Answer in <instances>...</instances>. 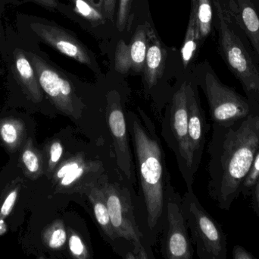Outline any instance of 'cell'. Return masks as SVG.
<instances>
[{"mask_svg": "<svg viewBox=\"0 0 259 259\" xmlns=\"http://www.w3.org/2000/svg\"><path fill=\"white\" fill-rule=\"evenodd\" d=\"M259 149V111L230 126L212 124L208 145V192L218 208L230 211L241 195Z\"/></svg>", "mask_w": 259, "mask_h": 259, "instance_id": "1", "label": "cell"}, {"mask_svg": "<svg viewBox=\"0 0 259 259\" xmlns=\"http://www.w3.org/2000/svg\"><path fill=\"white\" fill-rule=\"evenodd\" d=\"M21 38L24 53L36 72L46 97L59 112L79 120L84 105L67 75L50 60L38 43Z\"/></svg>", "mask_w": 259, "mask_h": 259, "instance_id": "4", "label": "cell"}, {"mask_svg": "<svg viewBox=\"0 0 259 259\" xmlns=\"http://www.w3.org/2000/svg\"><path fill=\"white\" fill-rule=\"evenodd\" d=\"M42 240L45 246L52 250H59L65 247L68 242V233L63 221L55 220L44 229Z\"/></svg>", "mask_w": 259, "mask_h": 259, "instance_id": "23", "label": "cell"}, {"mask_svg": "<svg viewBox=\"0 0 259 259\" xmlns=\"http://www.w3.org/2000/svg\"><path fill=\"white\" fill-rule=\"evenodd\" d=\"M6 2L8 5L12 4L15 6H19L27 3H34L52 12L62 10L63 8L59 0H6Z\"/></svg>", "mask_w": 259, "mask_h": 259, "instance_id": "31", "label": "cell"}, {"mask_svg": "<svg viewBox=\"0 0 259 259\" xmlns=\"http://www.w3.org/2000/svg\"><path fill=\"white\" fill-rule=\"evenodd\" d=\"M20 163L25 176L32 180L45 174L44 154L35 147L31 138H27L21 147Z\"/></svg>", "mask_w": 259, "mask_h": 259, "instance_id": "19", "label": "cell"}, {"mask_svg": "<svg viewBox=\"0 0 259 259\" xmlns=\"http://www.w3.org/2000/svg\"><path fill=\"white\" fill-rule=\"evenodd\" d=\"M222 13L234 20L247 38L259 63L258 0H217Z\"/></svg>", "mask_w": 259, "mask_h": 259, "instance_id": "15", "label": "cell"}, {"mask_svg": "<svg viewBox=\"0 0 259 259\" xmlns=\"http://www.w3.org/2000/svg\"><path fill=\"white\" fill-rule=\"evenodd\" d=\"M86 195L92 205L96 220L100 225L102 231L111 240H116L117 237L111 221L110 214L108 209L104 193L100 188L99 183L92 187Z\"/></svg>", "mask_w": 259, "mask_h": 259, "instance_id": "18", "label": "cell"}, {"mask_svg": "<svg viewBox=\"0 0 259 259\" xmlns=\"http://www.w3.org/2000/svg\"><path fill=\"white\" fill-rule=\"evenodd\" d=\"M27 137L25 125L20 119L6 117L0 119V142L5 149L15 153L25 142Z\"/></svg>", "mask_w": 259, "mask_h": 259, "instance_id": "17", "label": "cell"}, {"mask_svg": "<svg viewBox=\"0 0 259 259\" xmlns=\"http://www.w3.org/2000/svg\"><path fill=\"white\" fill-rule=\"evenodd\" d=\"M75 13L89 21L93 25L104 24L107 19L104 11L88 0H70Z\"/></svg>", "mask_w": 259, "mask_h": 259, "instance_id": "24", "label": "cell"}, {"mask_svg": "<svg viewBox=\"0 0 259 259\" xmlns=\"http://www.w3.org/2000/svg\"><path fill=\"white\" fill-rule=\"evenodd\" d=\"M196 18L200 45L208 38L214 27L212 0H196Z\"/></svg>", "mask_w": 259, "mask_h": 259, "instance_id": "22", "label": "cell"}, {"mask_svg": "<svg viewBox=\"0 0 259 259\" xmlns=\"http://www.w3.org/2000/svg\"><path fill=\"white\" fill-rule=\"evenodd\" d=\"M115 65L117 71L121 74H127L131 69V55L129 44L120 41L115 51Z\"/></svg>", "mask_w": 259, "mask_h": 259, "instance_id": "27", "label": "cell"}, {"mask_svg": "<svg viewBox=\"0 0 259 259\" xmlns=\"http://www.w3.org/2000/svg\"><path fill=\"white\" fill-rule=\"evenodd\" d=\"M117 1L118 0H105L103 10L107 19L114 21L115 9H116Z\"/></svg>", "mask_w": 259, "mask_h": 259, "instance_id": "35", "label": "cell"}, {"mask_svg": "<svg viewBox=\"0 0 259 259\" xmlns=\"http://www.w3.org/2000/svg\"><path fill=\"white\" fill-rule=\"evenodd\" d=\"M88 1L91 2L93 4H94L95 6H98V7L101 8V9H103L105 0H88Z\"/></svg>", "mask_w": 259, "mask_h": 259, "instance_id": "36", "label": "cell"}, {"mask_svg": "<svg viewBox=\"0 0 259 259\" xmlns=\"http://www.w3.org/2000/svg\"><path fill=\"white\" fill-rule=\"evenodd\" d=\"M133 1L134 0H118L116 24L119 31H123L130 22Z\"/></svg>", "mask_w": 259, "mask_h": 259, "instance_id": "29", "label": "cell"}, {"mask_svg": "<svg viewBox=\"0 0 259 259\" xmlns=\"http://www.w3.org/2000/svg\"><path fill=\"white\" fill-rule=\"evenodd\" d=\"M214 27L219 34V52L227 67L239 81L252 109L259 111V63L252 47L234 20L222 13L212 0Z\"/></svg>", "mask_w": 259, "mask_h": 259, "instance_id": "3", "label": "cell"}, {"mask_svg": "<svg viewBox=\"0 0 259 259\" xmlns=\"http://www.w3.org/2000/svg\"><path fill=\"white\" fill-rule=\"evenodd\" d=\"M64 146L57 138L52 139L44 147V170L47 177L51 179L58 166L63 160Z\"/></svg>", "mask_w": 259, "mask_h": 259, "instance_id": "25", "label": "cell"}, {"mask_svg": "<svg viewBox=\"0 0 259 259\" xmlns=\"http://www.w3.org/2000/svg\"><path fill=\"white\" fill-rule=\"evenodd\" d=\"M250 196L252 210L259 217V178L252 188Z\"/></svg>", "mask_w": 259, "mask_h": 259, "instance_id": "34", "label": "cell"}, {"mask_svg": "<svg viewBox=\"0 0 259 259\" xmlns=\"http://www.w3.org/2000/svg\"><path fill=\"white\" fill-rule=\"evenodd\" d=\"M6 0H0V55L4 51L6 43V28L3 23V15L5 8L7 6Z\"/></svg>", "mask_w": 259, "mask_h": 259, "instance_id": "32", "label": "cell"}, {"mask_svg": "<svg viewBox=\"0 0 259 259\" xmlns=\"http://www.w3.org/2000/svg\"><path fill=\"white\" fill-rule=\"evenodd\" d=\"M232 257L234 259H255L256 257L248 252L243 246H235L233 249Z\"/></svg>", "mask_w": 259, "mask_h": 259, "instance_id": "33", "label": "cell"}, {"mask_svg": "<svg viewBox=\"0 0 259 259\" xmlns=\"http://www.w3.org/2000/svg\"><path fill=\"white\" fill-rule=\"evenodd\" d=\"M106 117L113 141L118 168L128 180H131L134 174V166L130 147L127 118L121 106L119 96L115 91L108 94Z\"/></svg>", "mask_w": 259, "mask_h": 259, "instance_id": "13", "label": "cell"}, {"mask_svg": "<svg viewBox=\"0 0 259 259\" xmlns=\"http://www.w3.org/2000/svg\"><path fill=\"white\" fill-rule=\"evenodd\" d=\"M196 81L208 100L213 123L230 126L244 120L255 110L246 97L220 80L208 62L199 65Z\"/></svg>", "mask_w": 259, "mask_h": 259, "instance_id": "8", "label": "cell"}, {"mask_svg": "<svg viewBox=\"0 0 259 259\" xmlns=\"http://www.w3.org/2000/svg\"><path fill=\"white\" fill-rule=\"evenodd\" d=\"M100 180L111 221L117 238H124L133 243L137 258H147L142 242L143 234L139 230L128 190L117 182Z\"/></svg>", "mask_w": 259, "mask_h": 259, "instance_id": "10", "label": "cell"}, {"mask_svg": "<svg viewBox=\"0 0 259 259\" xmlns=\"http://www.w3.org/2000/svg\"><path fill=\"white\" fill-rule=\"evenodd\" d=\"M68 251L73 258L77 259L91 258V253L82 237L74 230L68 231Z\"/></svg>", "mask_w": 259, "mask_h": 259, "instance_id": "26", "label": "cell"}, {"mask_svg": "<svg viewBox=\"0 0 259 259\" xmlns=\"http://www.w3.org/2000/svg\"><path fill=\"white\" fill-rule=\"evenodd\" d=\"M166 197L167 231L163 238L161 253L166 259H192L194 249L183 212L182 198L175 192L170 178Z\"/></svg>", "mask_w": 259, "mask_h": 259, "instance_id": "12", "label": "cell"}, {"mask_svg": "<svg viewBox=\"0 0 259 259\" xmlns=\"http://www.w3.org/2000/svg\"><path fill=\"white\" fill-rule=\"evenodd\" d=\"M182 208L192 243L200 259H226L227 237L222 226L207 212L193 189L182 198Z\"/></svg>", "mask_w": 259, "mask_h": 259, "instance_id": "7", "label": "cell"}, {"mask_svg": "<svg viewBox=\"0 0 259 259\" xmlns=\"http://www.w3.org/2000/svg\"><path fill=\"white\" fill-rule=\"evenodd\" d=\"M147 44V25H144L137 29L129 44L131 69L136 72H141L143 71Z\"/></svg>", "mask_w": 259, "mask_h": 259, "instance_id": "21", "label": "cell"}, {"mask_svg": "<svg viewBox=\"0 0 259 259\" xmlns=\"http://www.w3.org/2000/svg\"><path fill=\"white\" fill-rule=\"evenodd\" d=\"M147 51L143 73L146 85L148 88L151 89L156 85L162 77L167 59V52L155 30L149 24L147 25Z\"/></svg>", "mask_w": 259, "mask_h": 259, "instance_id": "16", "label": "cell"}, {"mask_svg": "<svg viewBox=\"0 0 259 259\" xmlns=\"http://www.w3.org/2000/svg\"><path fill=\"white\" fill-rule=\"evenodd\" d=\"M188 97V138L191 152L193 170L196 174L202 161L209 125L207 123L205 111L201 106L197 84L187 83Z\"/></svg>", "mask_w": 259, "mask_h": 259, "instance_id": "14", "label": "cell"}, {"mask_svg": "<svg viewBox=\"0 0 259 259\" xmlns=\"http://www.w3.org/2000/svg\"><path fill=\"white\" fill-rule=\"evenodd\" d=\"M200 45L199 39V30H198L197 18H196V0H191V12L188 27L186 33L184 46L181 50L183 63L185 67L188 66L195 56Z\"/></svg>", "mask_w": 259, "mask_h": 259, "instance_id": "20", "label": "cell"}, {"mask_svg": "<svg viewBox=\"0 0 259 259\" xmlns=\"http://www.w3.org/2000/svg\"><path fill=\"white\" fill-rule=\"evenodd\" d=\"M103 164L77 152L62 160L51 177L56 193L87 194L103 179Z\"/></svg>", "mask_w": 259, "mask_h": 259, "instance_id": "11", "label": "cell"}, {"mask_svg": "<svg viewBox=\"0 0 259 259\" xmlns=\"http://www.w3.org/2000/svg\"><path fill=\"white\" fill-rule=\"evenodd\" d=\"M6 43L2 59L7 79L11 86L15 87L28 101L40 103L46 95L41 88L36 72L26 56L22 39L16 29L6 25Z\"/></svg>", "mask_w": 259, "mask_h": 259, "instance_id": "9", "label": "cell"}, {"mask_svg": "<svg viewBox=\"0 0 259 259\" xmlns=\"http://www.w3.org/2000/svg\"><path fill=\"white\" fill-rule=\"evenodd\" d=\"M20 187L21 185L18 184L13 188L11 189L10 191L6 194L1 207H0V220H4L5 218L9 217V214L12 213L17 200H18Z\"/></svg>", "mask_w": 259, "mask_h": 259, "instance_id": "30", "label": "cell"}, {"mask_svg": "<svg viewBox=\"0 0 259 259\" xmlns=\"http://www.w3.org/2000/svg\"><path fill=\"white\" fill-rule=\"evenodd\" d=\"M140 117L129 113V132L137 158L140 187L146 205L147 225L152 232L166 217V193L170 176L166 167L162 145L149 117L139 109Z\"/></svg>", "mask_w": 259, "mask_h": 259, "instance_id": "2", "label": "cell"}, {"mask_svg": "<svg viewBox=\"0 0 259 259\" xmlns=\"http://www.w3.org/2000/svg\"><path fill=\"white\" fill-rule=\"evenodd\" d=\"M187 83L181 84L174 93L161 122V135L175 154L178 169L187 190L193 189L195 173L192 164L188 138V97Z\"/></svg>", "mask_w": 259, "mask_h": 259, "instance_id": "5", "label": "cell"}, {"mask_svg": "<svg viewBox=\"0 0 259 259\" xmlns=\"http://www.w3.org/2000/svg\"><path fill=\"white\" fill-rule=\"evenodd\" d=\"M258 3H259V0H258Z\"/></svg>", "mask_w": 259, "mask_h": 259, "instance_id": "37", "label": "cell"}, {"mask_svg": "<svg viewBox=\"0 0 259 259\" xmlns=\"http://www.w3.org/2000/svg\"><path fill=\"white\" fill-rule=\"evenodd\" d=\"M16 30L21 36L44 43L68 57L94 69L95 59L91 52L69 30L53 21L33 15L17 12Z\"/></svg>", "mask_w": 259, "mask_h": 259, "instance_id": "6", "label": "cell"}, {"mask_svg": "<svg viewBox=\"0 0 259 259\" xmlns=\"http://www.w3.org/2000/svg\"><path fill=\"white\" fill-rule=\"evenodd\" d=\"M259 178V149L255 154L253 163L242 186L241 194L245 198L250 196L252 188Z\"/></svg>", "mask_w": 259, "mask_h": 259, "instance_id": "28", "label": "cell"}]
</instances>
